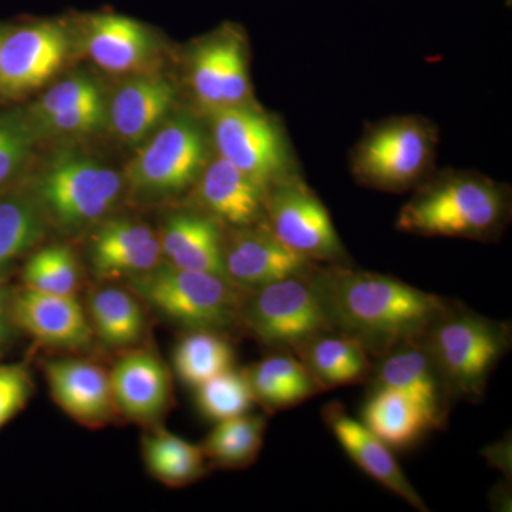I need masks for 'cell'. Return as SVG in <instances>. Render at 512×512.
Wrapping results in <instances>:
<instances>
[{"label": "cell", "instance_id": "obj_1", "mask_svg": "<svg viewBox=\"0 0 512 512\" xmlns=\"http://www.w3.org/2000/svg\"><path fill=\"white\" fill-rule=\"evenodd\" d=\"M312 284L330 332L348 336L382 357L400 343L421 339L453 303L382 274L342 264L315 266Z\"/></svg>", "mask_w": 512, "mask_h": 512}, {"label": "cell", "instance_id": "obj_2", "mask_svg": "<svg viewBox=\"0 0 512 512\" xmlns=\"http://www.w3.org/2000/svg\"><path fill=\"white\" fill-rule=\"evenodd\" d=\"M510 214L504 185L476 173H448L419 185L403 205L396 228L424 237L488 241L503 231Z\"/></svg>", "mask_w": 512, "mask_h": 512}, {"label": "cell", "instance_id": "obj_3", "mask_svg": "<svg viewBox=\"0 0 512 512\" xmlns=\"http://www.w3.org/2000/svg\"><path fill=\"white\" fill-rule=\"evenodd\" d=\"M421 340L448 397L477 402L484 399L491 372L510 349L511 329L507 323L451 305Z\"/></svg>", "mask_w": 512, "mask_h": 512}, {"label": "cell", "instance_id": "obj_4", "mask_svg": "<svg viewBox=\"0 0 512 512\" xmlns=\"http://www.w3.org/2000/svg\"><path fill=\"white\" fill-rule=\"evenodd\" d=\"M137 296L188 330L225 333L241 325L242 289L222 276L158 264L130 278Z\"/></svg>", "mask_w": 512, "mask_h": 512}, {"label": "cell", "instance_id": "obj_5", "mask_svg": "<svg viewBox=\"0 0 512 512\" xmlns=\"http://www.w3.org/2000/svg\"><path fill=\"white\" fill-rule=\"evenodd\" d=\"M113 168L76 150H57L39 168L29 191L57 227L73 231L109 214L123 191Z\"/></svg>", "mask_w": 512, "mask_h": 512}, {"label": "cell", "instance_id": "obj_6", "mask_svg": "<svg viewBox=\"0 0 512 512\" xmlns=\"http://www.w3.org/2000/svg\"><path fill=\"white\" fill-rule=\"evenodd\" d=\"M437 131L430 121L407 116L370 127L352 154L359 183L383 191H406L426 177L436 153Z\"/></svg>", "mask_w": 512, "mask_h": 512}, {"label": "cell", "instance_id": "obj_7", "mask_svg": "<svg viewBox=\"0 0 512 512\" xmlns=\"http://www.w3.org/2000/svg\"><path fill=\"white\" fill-rule=\"evenodd\" d=\"M311 274L248 291L242 298L241 325L264 345L295 353L312 339L329 333Z\"/></svg>", "mask_w": 512, "mask_h": 512}, {"label": "cell", "instance_id": "obj_8", "mask_svg": "<svg viewBox=\"0 0 512 512\" xmlns=\"http://www.w3.org/2000/svg\"><path fill=\"white\" fill-rule=\"evenodd\" d=\"M210 113L218 156L254 178L266 191L293 175L288 141L278 121L249 103Z\"/></svg>", "mask_w": 512, "mask_h": 512}, {"label": "cell", "instance_id": "obj_9", "mask_svg": "<svg viewBox=\"0 0 512 512\" xmlns=\"http://www.w3.org/2000/svg\"><path fill=\"white\" fill-rule=\"evenodd\" d=\"M205 165L204 131L191 116L180 114L167 121L141 148L127 177L138 194H177L200 178Z\"/></svg>", "mask_w": 512, "mask_h": 512}, {"label": "cell", "instance_id": "obj_10", "mask_svg": "<svg viewBox=\"0 0 512 512\" xmlns=\"http://www.w3.org/2000/svg\"><path fill=\"white\" fill-rule=\"evenodd\" d=\"M265 222L286 247L313 262L335 265L346 261L328 210L296 175L266 191Z\"/></svg>", "mask_w": 512, "mask_h": 512}, {"label": "cell", "instance_id": "obj_11", "mask_svg": "<svg viewBox=\"0 0 512 512\" xmlns=\"http://www.w3.org/2000/svg\"><path fill=\"white\" fill-rule=\"evenodd\" d=\"M69 49V29L60 20L8 28L0 42V96L15 97L43 86L62 67Z\"/></svg>", "mask_w": 512, "mask_h": 512}, {"label": "cell", "instance_id": "obj_12", "mask_svg": "<svg viewBox=\"0 0 512 512\" xmlns=\"http://www.w3.org/2000/svg\"><path fill=\"white\" fill-rule=\"evenodd\" d=\"M245 37L224 25L197 43L191 56V86L208 110L248 103L251 96Z\"/></svg>", "mask_w": 512, "mask_h": 512}, {"label": "cell", "instance_id": "obj_13", "mask_svg": "<svg viewBox=\"0 0 512 512\" xmlns=\"http://www.w3.org/2000/svg\"><path fill=\"white\" fill-rule=\"evenodd\" d=\"M235 229L224 242L225 271L229 281L242 291L311 274L316 266L279 241L265 221Z\"/></svg>", "mask_w": 512, "mask_h": 512}, {"label": "cell", "instance_id": "obj_14", "mask_svg": "<svg viewBox=\"0 0 512 512\" xmlns=\"http://www.w3.org/2000/svg\"><path fill=\"white\" fill-rule=\"evenodd\" d=\"M13 323L43 345L87 349L93 333L74 295L25 289L13 293Z\"/></svg>", "mask_w": 512, "mask_h": 512}, {"label": "cell", "instance_id": "obj_15", "mask_svg": "<svg viewBox=\"0 0 512 512\" xmlns=\"http://www.w3.org/2000/svg\"><path fill=\"white\" fill-rule=\"evenodd\" d=\"M82 26L87 53L106 72H140L156 56V36L136 19L106 10L86 16Z\"/></svg>", "mask_w": 512, "mask_h": 512}, {"label": "cell", "instance_id": "obj_16", "mask_svg": "<svg viewBox=\"0 0 512 512\" xmlns=\"http://www.w3.org/2000/svg\"><path fill=\"white\" fill-rule=\"evenodd\" d=\"M375 389L406 394L429 414L436 429L447 419L448 394L423 340H409L379 357Z\"/></svg>", "mask_w": 512, "mask_h": 512}, {"label": "cell", "instance_id": "obj_17", "mask_svg": "<svg viewBox=\"0 0 512 512\" xmlns=\"http://www.w3.org/2000/svg\"><path fill=\"white\" fill-rule=\"evenodd\" d=\"M161 252L160 239L153 229L119 218L97 228L90 245V261L99 279H130L156 268Z\"/></svg>", "mask_w": 512, "mask_h": 512}, {"label": "cell", "instance_id": "obj_18", "mask_svg": "<svg viewBox=\"0 0 512 512\" xmlns=\"http://www.w3.org/2000/svg\"><path fill=\"white\" fill-rule=\"evenodd\" d=\"M323 420L335 434L340 446L345 448L346 454L365 473L402 497L416 510L429 511L412 483L404 476L390 447L367 429L365 424L352 419L339 403H330L325 407Z\"/></svg>", "mask_w": 512, "mask_h": 512}, {"label": "cell", "instance_id": "obj_19", "mask_svg": "<svg viewBox=\"0 0 512 512\" xmlns=\"http://www.w3.org/2000/svg\"><path fill=\"white\" fill-rule=\"evenodd\" d=\"M266 190L254 178L218 156L205 165L198 183V200L210 217L234 228L265 220Z\"/></svg>", "mask_w": 512, "mask_h": 512}, {"label": "cell", "instance_id": "obj_20", "mask_svg": "<svg viewBox=\"0 0 512 512\" xmlns=\"http://www.w3.org/2000/svg\"><path fill=\"white\" fill-rule=\"evenodd\" d=\"M47 382L57 404L86 426L106 423L113 413L110 375L83 360H52L46 365Z\"/></svg>", "mask_w": 512, "mask_h": 512}, {"label": "cell", "instance_id": "obj_21", "mask_svg": "<svg viewBox=\"0 0 512 512\" xmlns=\"http://www.w3.org/2000/svg\"><path fill=\"white\" fill-rule=\"evenodd\" d=\"M177 89L156 74L128 80L114 93L107 106V121L128 144L146 140L173 109Z\"/></svg>", "mask_w": 512, "mask_h": 512}, {"label": "cell", "instance_id": "obj_22", "mask_svg": "<svg viewBox=\"0 0 512 512\" xmlns=\"http://www.w3.org/2000/svg\"><path fill=\"white\" fill-rule=\"evenodd\" d=\"M114 404L143 423L158 419L170 400V379L163 363L148 352L121 357L110 373Z\"/></svg>", "mask_w": 512, "mask_h": 512}, {"label": "cell", "instance_id": "obj_23", "mask_svg": "<svg viewBox=\"0 0 512 512\" xmlns=\"http://www.w3.org/2000/svg\"><path fill=\"white\" fill-rule=\"evenodd\" d=\"M224 242L218 221L210 215L181 212L165 222L161 251L170 264L228 279Z\"/></svg>", "mask_w": 512, "mask_h": 512}, {"label": "cell", "instance_id": "obj_24", "mask_svg": "<svg viewBox=\"0 0 512 512\" xmlns=\"http://www.w3.org/2000/svg\"><path fill=\"white\" fill-rule=\"evenodd\" d=\"M244 373L251 384L255 402L272 412L296 406L323 392L308 367L291 353L266 357Z\"/></svg>", "mask_w": 512, "mask_h": 512}, {"label": "cell", "instance_id": "obj_25", "mask_svg": "<svg viewBox=\"0 0 512 512\" xmlns=\"http://www.w3.org/2000/svg\"><path fill=\"white\" fill-rule=\"evenodd\" d=\"M363 424L390 448H406L436 429L426 410L390 389H375L363 409Z\"/></svg>", "mask_w": 512, "mask_h": 512}, {"label": "cell", "instance_id": "obj_26", "mask_svg": "<svg viewBox=\"0 0 512 512\" xmlns=\"http://www.w3.org/2000/svg\"><path fill=\"white\" fill-rule=\"evenodd\" d=\"M296 355L323 390L360 382L370 372V355L365 348L338 333H323L306 343Z\"/></svg>", "mask_w": 512, "mask_h": 512}, {"label": "cell", "instance_id": "obj_27", "mask_svg": "<svg viewBox=\"0 0 512 512\" xmlns=\"http://www.w3.org/2000/svg\"><path fill=\"white\" fill-rule=\"evenodd\" d=\"M45 228V212L29 188L0 194V275L35 247Z\"/></svg>", "mask_w": 512, "mask_h": 512}, {"label": "cell", "instance_id": "obj_28", "mask_svg": "<svg viewBox=\"0 0 512 512\" xmlns=\"http://www.w3.org/2000/svg\"><path fill=\"white\" fill-rule=\"evenodd\" d=\"M221 333L190 330L174 352V365L184 383L198 387L211 377L232 369L235 353Z\"/></svg>", "mask_w": 512, "mask_h": 512}, {"label": "cell", "instance_id": "obj_29", "mask_svg": "<svg viewBox=\"0 0 512 512\" xmlns=\"http://www.w3.org/2000/svg\"><path fill=\"white\" fill-rule=\"evenodd\" d=\"M265 427V417L248 414L218 421L202 444V451L218 466H248L261 450Z\"/></svg>", "mask_w": 512, "mask_h": 512}, {"label": "cell", "instance_id": "obj_30", "mask_svg": "<svg viewBox=\"0 0 512 512\" xmlns=\"http://www.w3.org/2000/svg\"><path fill=\"white\" fill-rule=\"evenodd\" d=\"M144 460L148 471L168 485L190 484L207 471L202 448L167 431L146 437Z\"/></svg>", "mask_w": 512, "mask_h": 512}, {"label": "cell", "instance_id": "obj_31", "mask_svg": "<svg viewBox=\"0 0 512 512\" xmlns=\"http://www.w3.org/2000/svg\"><path fill=\"white\" fill-rule=\"evenodd\" d=\"M89 308L94 329L109 345H131L143 335V312L136 298L123 289L103 288L94 292Z\"/></svg>", "mask_w": 512, "mask_h": 512}, {"label": "cell", "instance_id": "obj_32", "mask_svg": "<svg viewBox=\"0 0 512 512\" xmlns=\"http://www.w3.org/2000/svg\"><path fill=\"white\" fill-rule=\"evenodd\" d=\"M22 279L26 289L32 291L74 295L79 286V268L69 248L53 245L30 256Z\"/></svg>", "mask_w": 512, "mask_h": 512}, {"label": "cell", "instance_id": "obj_33", "mask_svg": "<svg viewBox=\"0 0 512 512\" xmlns=\"http://www.w3.org/2000/svg\"><path fill=\"white\" fill-rule=\"evenodd\" d=\"M255 402L244 372L225 370L197 387V404L208 419L221 421L242 416Z\"/></svg>", "mask_w": 512, "mask_h": 512}, {"label": "cell", "instance_id": "obj_34", "mask_svg": "<svg viewBox=\"0 0 512 512\" xmlns=\"http://www.w3.org/2000/svg\"><path fill=\"white\" fill-rule=\"evenodd\" d=\"M37 138L28 113L0 111V194L25 170Z\"/></svg>", "mask_w": 512, "mask_h": 512}, {"label": "cell", "instance_id": "obj_35", "mask_svg": "<svg viewBox=\"0 0 512 512\" xmlns=\"http://www.w3.org/2000/svg\"><path fill=\"white\" fill-rule=\"evenodd\" d=\"M103 101L99 84L86 74H76L55 84L49 92L43 94L42 99L30 109L28 116L30 120H39Z\"/></svg>", "mask_w": 512, "mask_h": 512}, {"label": "cell", "instance_id": "obj_36", "mask_svg": "<svg viewBox=\"0 0 512 512\" xmlns=\"http://www.w3.org/2000/svg\"><path fill=\"white\" fill-rule=\"evenodd\" d=\"M107 121L106 103L89 104L64 113L52 114L43 119L32 120L39 137L42 136H82L94 133Z\"/></svg>", "mask_w": 512, "mask_h": 512}, {"label": "cell", "instance_id": "obj_37", "mask_svg": "<svg viewBox=\"0 0 512 512\" xmlns=\"http://www.w3.org/2000/svg\"><path fill=\"white\" fill-rule=\"evenodd\" d=\"M33 392L32 377L23 365H0V429L23 410Z\"/></svg>", "mask_w": 512, "mask_h": 512}, {"label": "cell", "instance_id": "obj_38", "mask_svg": "<svg viewBox=\"0 0 512 512\" xmlns=\"http://www.w3.org/2000/svg\"><path fill=\"white\" fill-rule=\"evenodd\" d=\"M12 301L13 291L10 289L8 278L5 274L0 275V353L8 345L15 326L12 318Z\"/></svg>", "mask_w": 512, "mask_h": 512}, {"label": "cell", "instance_id": "obj_39", "mask_svg": "<svg viewBox=\"0 0 512 512\" xmlns=\"http://www.w3.org/2000/svg\"><path fill=\"white\" fill-rule=\"evenodd\" d=\"M9 26L0 25V42H2L3 36H5L6 30H8Z\"/></svg>", "mask_w": 512, "mask_h": 512}]
</instances>
